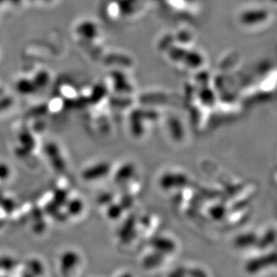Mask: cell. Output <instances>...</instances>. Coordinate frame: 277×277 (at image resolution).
<instances>
[{
    "label": "cell",
    "instance_id": "6da1fadb",
    "mask_svg": "<svg viewBox=\"0 0 277 277\" xmlns=\"http://www.w3.org/2000/svg\"><path fill=\"white\" fill-rule=\"evenodd\" d=\"M275 253H269L266 255H261L259 258L252 259L246 263L245 269L246 272L248 273H258L261 272V270L266 269L267 267L274 265L275 264Z\"/></svg>",
    "mask_w": 277,
    "mask_h": 277
},
{
    "label": "cell",
    "instance_id": "7a4b0ae2",
    "mask_svg": "<svg viewBox=\"0 0 277 277\" xmlns=\"http://www.w3.org/2000/svg\"><path fill=\"white\" fill-rule=\"evenodd\" d=\"M187 182V176L182 173H168L161 178L160 185L164 189H173L184 187Z\"/></svg>",
    "mask_w": 277,
    "mask_h": 277
},
{
    "label": "cell",
    "instance_id": "3957f363",
    "mask_svg": "<svg viewBox=\"0 0 277 277\" xmlns=\"http://www.w3.org/2000/svg\"><path fill=\"white\" fill-rule=\"evenodd\" d=\"M110 169H111V166L109 165L107 162H100L98 164L84 169L82 176L83 180L94 181V180H100L103 177L107 176L110 173Z\"/></svg>",
    "mask_w": 277,
    "mask_h": 277
},
{
    "label": "cell",
    "instance_id": "277c9868",
    "mask_svg": "<svg viewBox=\"0 0 277 277\" xmlns=\"http://www.w3.org/2000/svg\"><path fill=\"white\" fill-rule=\"evenodd\" d=\"M152 246L155 251L162 253V255L172 254L176 250V243L169 238L157 237L152 241Z\"/></svg>",
    "mask_w": 277,
    "mask_h": 277
},
{
    "label": "cell",
    "instance_id": "5b68a950",
    "mask_svg": "<svg viewBox=\"0 0 277 277\" xmlns=\"http://www.w3.org/2000/svg\"><path fill=\"white\" fill-rule=\"evenodd\" d=\"M79 255L75 251H67L60 258V265L63 271L72 270L79 264Z\"/></svg>",
    "mask_w": 277,
    "mask_h": 277
},
{
    "label": "cell",
    "instance_id": "8992f818",
    "mask_svg": "<svg viewBox=\"0 0 277 277\" xmlns=\"http://www.w3.org/2000/svg\"><path fill=\"white\" fill-rule=\"evenodd\" d=\"M136 174L135 165L131 163H126L123 165L120 169L117 172L115 175V181L118 183H123L132 179V177Z\"/></svg>",
    "mask_w": 277,
    "mask_h": 277
},
{
    "label": "cell",
    "instance_id": "52a82bcc",
    "mask_svg": "<svg viewBox=\"0 0 277 277\" xmlns=\"http://www.w3.org/2000/svg\"><path fill=\"white\" fill-rule=\"evenodd\" d=\"M259 241V238L257 237V234L248 232V233L241 234L234 240V244L237 248H249L253 245H257Z\"/></svg>",
    "mask_w": 277,
    "mask_h": 277
},
{
    "label": "cell",
    "instance_id": "ba28073f",
    "mask_svg": "<svg viewBox=\"0 0 277 277\" xmlns=\"http://www.w3.org/2000/svg\"><path fill=\"white\" fill-rule=\"evenodd\" d=\"M164 257L165 255H162V253H159L157 251L153 252L143 259V265L145 268H149V269L156 268L163 263Z\"/></svg>",
    "mask_w": 277,
    "mask_h": 277
},
{
    "label": "cell",
    "instance_id": "9c48e42d",
    "mask_svg": "<svg viewBox=\"0 0 277 277\" xmlns=\"http://www.w3.org/2000/svg\"><path fill=\"white\" fill-rule=\"evenodd\" d=\"M46 153L51 158V162L56 169H61L64 167V161L60 158L58 148L55 144H49L46 147Z\"/></svg>",
    "mask_w": 277,
    "mask_h": 277
},
{
    "label": "cell",
    "instance_id": "30bf717a",
    "mask_svg": "<svg viewBox=\"0 0 277 277\" xmlns=\"http://www.w3.org/2000/svg\"><path fill=\"white\" fill-rule=\"evenodd\" d=\"M67 209H68V212L70 216H78L80 212L83 211V202L81 201L78 198H74L72 200L68 202Z\"/></svg>",
    "mask_w": 277,
    "mask_h": 277
},
{
    "label": "cell",
    "instance_id": "8fae6325",
    "mask_svg": "<svg viewBox=\"0 0 277 277\" xmlns=\"http://www.w3.org/2000/svg\"><path fill=\"white\" fill-rule=\"evenodd\" d=\"M28 272L32 273L34 276H39L44 273V267L41 262L37 259H31L27 263Z\"/></svg>",
    "mask_w": 277,
    "mask_h": 277
},
{
    "label": "cell",
    "instance_id": "7c38bea8",
    "mask_svg": "<svg viewBox=\"0 0 277 277\" xmlns=\"http://www.w3.org/2000/svg\"><path fill=\"white\" fill-rule=\"evenodd\" d=\"M123 211H124V208H123L122 205L120 204L112 203V204L109 205L108 209H107V216L111 219L117 220L122 216Z\"/></svg>",
    "mask_w": 277,
    "mask_h": 277
},
{
    "label": "cell",
    "instance_id": "4fadbf2b",
    "mask_svg": "<svg viewBox=\"0 0 277 277\" xmlns=\"http://www.w3.org/2000/svg\"><path fill=\"white\" fill-rule=\"evenodd\" d=\"M264 238H266V241L259 239L257 245H259L261 248H267L269 245L273 244L275 241V231L274 230H267L266 234L264 235Z\"/></svg>",
    "mask_w": 277,
    "mask_h": 277
},
{
    "label": "cell",
    "instance_id": "5bb4252c",
    "mask_svg": "<svg viewBox=\"0 0 277 277\" xmlns=\"http://www.w3.org/2000/svg\"><path fill=\"white\" fill-rule=\"evenodd\" d=\"M225 208L223 205H216L209 210V215L212 216L214 219L222 220L225 216Z\"/></svg>",
    "mask_w": 277,
    "mask_h": 277
},
{
    "label": "cell",
    "instance_id": "9a60e30c",
    "mask_svg": "<svg viewBox=\"0 0 277 277\" xmlns=\"http://www.w3.org/2000/svg\"><path fill=\"white\" fill-rule=\"evenodd\" d=\"M67 200H68V193L64 189H58L55 192L53 202L59 207H60V205L66 204Z\"/></svg>",
    "mask_w": 277,
    "mask_h": 277
},
{
    "label": "cell",
    "instance_id": "2e32d148",
    "mask_svg": "<svg viewBox=\"0 0 277 277\" xmlns=\"http://www.w3.org/2000/svg\"><path fill=\"white\" fill-rule=\"evenodd\" d=\"M15 266V261L9 257L0 258V269L12 270Z\"/></svg>",
    "mask_w": 277,
    "mask_h": 277
},
{
    "label": "cell",
    "instance_id": "e0dca14e",
    "mask_svg": "<svg viewBox=\"0 0 277 277\" xmlns=\"http://www.w3.org/2000/svg\"><path fill=\"white\" fill-rule=\"evenodd\" d=\"M0 205L4 211L7 212H11L15 209V202L10 198H3L0 200Z\"/></svg>",
    "mask_w": 277,
    "mask_h": 277
},
{
    "label": "cell",
    "instance_id": "ac0fdd59",
    "mask_svg": "<svg viewBox=\"0 0 277 277\" xmlns=\"http://www.w3.org/2000/svg\"><path fill=\"white\" fill-rule=\"evenodd\" d=\"M9 169L5 164H0V180H6L9 176Z\"/></svg>",
    "mask_w": 277,
    "mask_h": 277
},
{
    "label": "cell",
    "instance_id": "d6986e66",
    "mask_svg": "<svg viewBox=\"0 0 277 277\" xmlns=\"http://www.w3.org/2000/svg\"><path fill=\"white\" fill-rule=\"evenodd\" d=\"M108 198H112V195L106 193V194L101 195V198L99 199V202L101 204H105V205H110L112 204V201L108 200Z\"/></svg>",
    "mask_w": 277,
    "mask_h": 277
},
{
    "label": "cell",
    "instance_id": "ffe728a7",
    "mask_svg": "<svg viewBox=\"0 0 277 277\" xmlns=\"http://www.w3.org/2000/svg\"><path fill=\"white\" fill-rule=\"evenodd\" d=\"M22 277H35V276H34V275H33V274L30 273V272H28V271H26V273H23Z\"/></svg>",
    "mask_w": 277,
    "mask_h": 277
},
{
    "label": "cell",
    "instance_id": "44dd1931",
    "mask_svg": "<svg viewBox=\"0 0 277 277\" xmlns=\"http://www.w3.org/2000/svg\"><path fill=\"white\" fill-rule=\"evenodd\" d=\"M2 225H3V223L0 221V227H2Z\"/></svg>",
    "mask_w": 277,
    "mask_h": 277
},
{
    "label": "cell",
    "instance_id": "7402d4cb",
    "mask_svg": "<svg viewBox=\"0 0 277 277\" xmlns=\"http://www.w3.org/2000/svg\"><path fill=\"white\" fill-rule=\"evenodd\" d=\"M0 277H5V276H0Z\"/></svg>",
    "mask_w": 277,
    "mask_h": 277
}]
</instances>
